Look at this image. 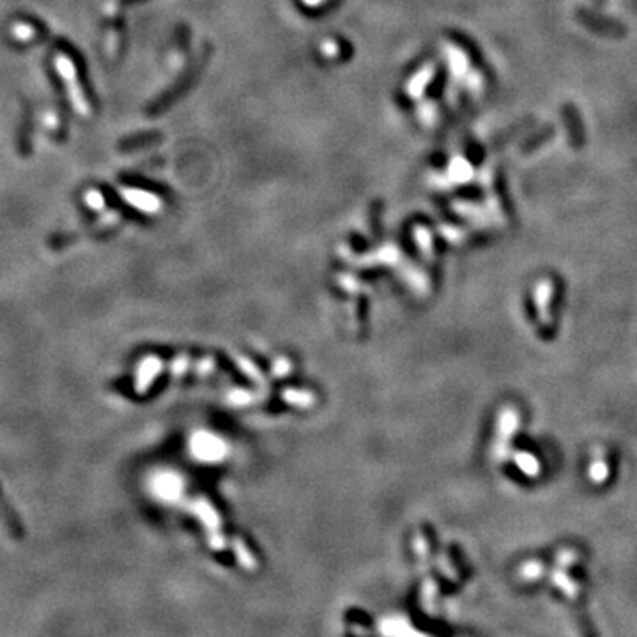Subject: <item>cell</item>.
<instances>
[{
	"label": "cell",
	"instance_id": "obj_1",
	"mask_svg": "<svg viewBox=\"0 0 637 637\" xmlns=\"http://www.w3.org/2000/svg\"><path fill=\"white\" fill-rule=\"evenodd\" d=\"M192 510L200 520H202L204 527L207 530V541L209 547L214 551H223L227 547V540H225L223 533H221V519L220 513L214 510V506L211 505L207 499L200 497L192 503Z\"/></svg>",
	"mask_w": 637,
	"mask_h": 637
},
{
	"label": "cell",
	"instance_id": "obj_2",
	"mask_svg": "<svg viewBox=\"0 0 637 637\" xmlns=\"http://www.w3.org/2000/svg\"><path fill=\"white\" fill-rule=\"evenodd\" d=\"M190 448L193 455L202 462H220L229 453V445L223 439L204 431L193 434Z\"/></svg>",
	"mask_w": 637,
	"mask_h": 637
},
{
	"label": "cell",
	"instance_id": "obj_3",
	"mask_svg": "<svg viewBox=\"0 0 637 637\" xmlns=\"http://www.w3.org/2000/svg\"><path fill=\"white\" fill-rule=\"evenodd\" d=\"M159 370H162V361L158 357L151 356L144 361L140 365V370H138V379H136V390L138 391H145L149 386L152 384L155 377L158 376Z\"/></svg>",
	"mask_w": 637,
	"mask_h": 637
},
{
	"label": "cell",
	"instance_id": "obj_4",
	"mask_svg": "<svg viewBox=\"0 0 637 637\" xmlns=\"http://www.w3.org/2000/svg\"><path fill=\"white\" fill-rule=\"evenodd\" d=\"M282 400L287 402L289 405H294L299 409H310L317 404L315 393L308 390H296V388H287L280 393Z\"/></svg>",
	"mask_w": 637,
	"mask_h": 637
},
{
	"label": "cell",
	"instance_id": "obj_5",
	"mask_svg": "<svg viewBox=\"0 0 637 637\" xmlns=\"http://www.w3.org/2000/svg\"><path fill=\"white\" fill-rule=\"evenodd\" d=\"M232 360H234V363H236L237 369H239V372H243L244 376H247L250 381H254L257 386L265 388L264 374L261 372V369L255 365L250 357H247L244 354H239V353H232Z\"/></svg>",
	"mask_w": 637,
	"mask_h": 637
},
{
	"label": "cell",
	"instance_id": "obj_6",
	"mask_svg": "<svg viewBox=\"0 0 637 637\" xmlns=\"http://www.w3.org/2000/svg\"><path fill=\"white\" fill-rule=\"evenodd\" d=\"M232 551L236 554V560L241 567L247 572H255L258 568L257 558L251 554V551L248 549V545L244 544V540L241 537H236L232 540Z\"/></svg>",
	"mask_w": 637,
	"mask_h": 637
},
{
	"label": "cell",
	"instance_id": "obj_7",
	"mask_svg": "<svg viewBox=\"0 0 637 637\" xmlns=\"http://www.w3.org/2000/svg\"><path fill=\"white\" fill-rule=\"evenodd\" d=\"M158 492L162 494V497H166V499H176L177 496L183 490V482H180L177 476L173 475H165L163 478H159L158 482Z\"/></svg>",
	"mask_w": 637,
	"mask_h": 637
},
{
	"label": "cell",
	"instance_id": "obj_8",
	"mask_svg": "<svg viewBox=\"0 0 637 637\" xmlns=\"http://www.w3.org/2000/svg\"><path fill=\"white\" fill-rule=\"evenodd\" d=\"M439 593V588L435 584L434 579L427 577L421 584V605H423V611H427L428 615H434L435 609V595Z\"/></svg>",
	"mask_w": 637,
	"mask_h": 637
},
{
	"label": "cell",
	"instance_id": "obj_9",
	"mask_svg": "<svg viewBox=\"0 0 637 637\" xmlns=\"http://www.w3.org/2000/svg\"><path fill=\"white\" fill-rule=\"evenodd\" d=\"M258 395L254 393V391H248L244 388H236V390L230 391L227 395V404L232 405V407H247V405L255 404L258 400Z\"/></svg>",
	"mask_w": 637,
	"mask_h": 637
},
{
	"label": "cell",
	"instance_id": "obj_10",
	"mask_svg": "<svg viewBox=\"0 0 637 637\" xmlns=\"http://www.w3.org/2000/svg\"><path fill=\"white\" fill-rule=\"evenodd\" d=\"M413 549H414V553H416V556L420 558V561H421V565H427V560H428V540H427V537H425L423 533H421V531H416V533H414V537H413Z\"/></svg>",
	"mask_w": 637,
	"mask_h": 637
},
{
	"label": "cell",
	"instance_id": "obj_11",
	"mask_svg": "<svg viewBox=\"0 0 637 637\" xmlns=\"http://www.w3.org/2000/svg\"><path fill=\"white\" fill-rule=\"evenodd\" d=\"M291 372H292V363L287 360V357L282 356L272 361L271 374L275 377H278V379H284V377H287Z\"/></svg>",
	"mask_w": 637,
	"mask_h": 637
},
{
	"label": "cell",
	"instance_id": "obj_12",
	"mask_svg": "<svg viewBox=\"0 0 637 637\" xmlns=\"http://www.w3.org/2000/svg\"><path fill=\"white\" fill-rule=\"evenodd\" d=\"M515 462L524 473H527V475H534V473H537V461H534L531 455H527V453H519V455H515Z\"/></svg>",
	"mask_w": 637,
	"mask_h": 637
},
{
	"label": "cell",
	"instance_id": "obj_13",
	"mask_svg": "<svg viewBox=\"0 0 637 637\" xmlns=\"http://www.w3.org/2000/svg\"><path fill=\"white\" fill-rule=\"evenodd\" d=\"M435 565H438V570H441V574L445 575V577H448V579H457V574H455V570H453V565H452V561L448 560V556H445V554H439L438 558H435Z\"/></svg>",
	"mask_w": 637,
	"mask_h": 637
},
{
	"label": "cell",
	"instance_id": "obj_14",
	"mask_svg": "<svg viewBox=\"0 0 637 637\" xmlns=\"http://www.w3.org/2000/svg\"><path fill=\"white\" fill-rule=\"evenodd\" d=\"M195 367H197L195 372L199 374V376H209V374H213L214 369H216V360L211 356H206L202 357V360L197 361Z\"/></svg>",
	"mask_w": 637,
	"mask_h": 637
},
{
	"label": "cell",
	"instance_id": "obj_15",
	"mask_svg": "<svg viewBox=\"0 0 637 637\" xmlns=\"http://www.w3.org/2000/svg\"><path fill=\"white\" fill-rule=\"evenodd\" d=\"M188 365H190V357L183 354V356L176 357V361H173L172 372L176 374V376H180V374H185L186 370H188Z\"/></svg>",
	"mask_w": 637,
	"mask_h": 637
},
{
	"label": "cell",
	"instance_id": "obj_16",
	"mask_svg": "<svg viewBox=\"0 0 637 637\" xmlns=\"http://www.w3.org/2000/svg\"><path fill=\"white\" fill-rule=\"evenodd\" d=\"M328 2L329 0H301V4L306 6V8H310V9L321 8V6L328 4Z\"/></svg>",
	"mask_w": 637,
	"mask_h": 637
}]
</instances>
